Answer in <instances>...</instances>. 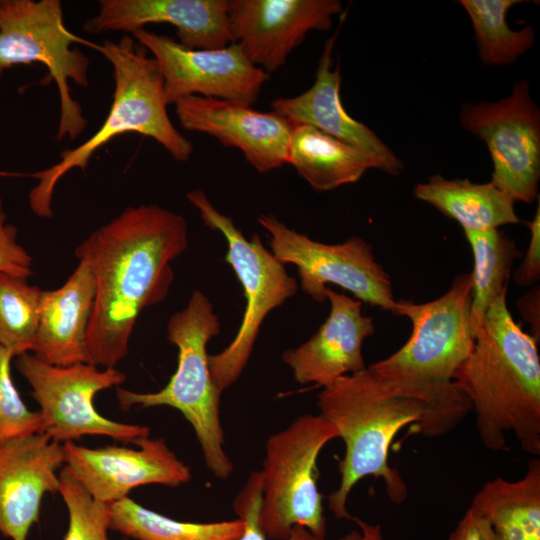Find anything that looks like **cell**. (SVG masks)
I'll return each mask as SVG.
<instances>
[{"label": "cell", "instance_id": "6da1fadb", "mask_svg": "<svg viewBox=\"0 0 540 540\" xmlns=\"http://www.w3.org/2000/svg\"><path fill=\"white\" fill-rule=\"evenodd\" d=\"M317 406L345 444L339 486L327 497L338 520H352L347 500L366 476L381 478L393 503L401 504L408 497L405 481L388 461L392 442L401 429L410 426L406 436L438 437L453 430L471 411L469 400L452 381L386 376L368 366L323 387Z\"/></svg>", "mask_w": 540, "mask_h": 540}, {"label": "cell", "instance_id": "7a4b0ae2", "mask_svg": "<svg viewBox=\"0 0 540 540\" xmlns=\"http://www.w3.org/2000/svg\"><path fill=\"white\" fill-rule=\"evenodd\" d=\"M187 247L186 219L155 204L126 208L76 247L96 282L89 364L115 368L126 358L139 315L166 298L174 280L171 262Z\"/></svg>", "mask_w": 540, "mask_h": 540}, {"label": "cell", "instance_id": "3957f363", "mask_svg": "<svg viewBox=\"0 0 540 540\" xmlns=\"http://www.w3.org/2000/svg\"><path fill=\"white\" fill-rule=\"evenodd\" d=\"M502 292L488 308L474 345L452 382L476 414L483 445L506 451L513 434L520 447L540 455L538 342L513 319Z\"/></svg>", "mask_w": 540, "mask_h": 540}, {"label": "cell", "instance_id": "277c9868", "mask_svg": "<svg viewBox=\"0 0 540 540\" xmlns=\"http://www.w3.org/2000/svg\"><path fill=\"white\" fill-rule=\"evenodd\" d=\"M113 67L114 94L109 113L101 127L85 142L61 152L54 165L27 176L38 180L28 193L31 211L38 217L53 216L52 200L59 180L73 169L86 171L92 156L114 137L138 133L158 142L177 161L188 160L193 144L171 122L167 112L164 81L160 67L146 49L123 35L118 42L104 40L93 45Z\"/></svg>", "mask_w": 540, "mask_h": 540}, {"label": "cell", "instance_id": "5b68a950", "mask_svg": "<svg viewBox=\"0 0 540 540\" xmlns=\"http://www.w3.org/2000/svg\"><path fill=\"white\" fill-rule=\"evenodd\" d=\"M220 333V321L209 298L200 290L167 323L168 341L178 350L177 367L165 387L136 392L116 387L121 409L167 406L178 410L192 426L208 470L225 480L233 463L225 451L220 420L221 394L209 367L208 342Z\"/></svg>", "mask_w": 540, "mask_h": 540}, {"label": "cell", "instance_id": "8992f818", "mask_svg": "<svg viewBox=\"0 0 540 540\" xmlns=\"http://www.w3.org/2000/svg\"><path fill=\"white\" fill-rule=\"evenodd\" d=\"M336 438L335 428L322 415L305 414L267 439L259 523L269 540L286 539L295 526L325 539L317 459Z\"/></svg>", "mask_w": 540, "mask_h": 540}, {"label": "cell", "instance_id": "52a82bcc", "mask_svg": "<svg viewBox=\"0 0 540 540\" xmlns=\"http://www.w3.org/2000/svg\"><path fill=\"white\" fill-rule=\"evenodd\" d=\"M73 43L94 45L66 28L60 0H0V80L16 65L38 62L48 69L59 94L57 141H73L87 126L70 82L89 85L90 61Z\"/></svg>", "mask_w": 540, "mask_h": 540}, {"label": "cell", "instance_id": "ba28073f", "mask_svg": "<svg viewBox=\"0 0 540 540\" xmlns=\"http://www.w3.org/2000/svg\"><path fill=\"white\" fill-rule=\"evenodd\" d=\"M186 197L199 211L205 226L224 236L225 261L240 282L246 300L234 339L221 352L209 355L213 382L222 393L237 381L246 367L266 316L293 297L298 284L285 265L263 245L258 234L247 239L230 217L213 206L202 189H193Z\"/></svg>", "mask_w": 540, "mask_h": 540}, {"label": "cell", "instance_id": "9c48e42d", "mask_svg": "<svg viewBox=\"0 0 540 540\" xmlns=\"http://www.w3.org/2000/svg\"><path fill=\"white\" fill-rule=\"evenodd\" d=\"M471 303V273L455 277L448 291L432 301L397 300L394 314L411 321V336L396 352L368 367L386 376L451 382L475 342Z\"/></svg>", "mask_w": 540, "mask_h": 540}, {"label": "cell", "instance_id": "30bf717a", "mask_svg": "<svg viewBox=\"0 0 540 540\" xmlns=\"http://www.w3.org/2000/svg\"><path fill=\"white\" fill-rule=\"evenodd\" d=\"M15 365L32 389L40 407L42 433L50 439L65 443L85 435H102L133 444L149 436L147 426L111 420L95 408L96 394L124 383L126 375L116 367L100 370L89 363L55 366L32 353L16 357Z\"/></svg>", "mask_w": 540, "mask_h": 540}, {"label": "cell", "instance_id": "8fae6325", "mask_svg": "<svg viewBox=\"0 0 540 540\" xmlns=\"http://www.w3.org/2000/svg\"><path fill=\"white\" fill-rule=\"evenodd\" d=\"M274 256L298 269L302 291L314 301L327 300L328 284L339 286L355 299L394 314L397 300L389 274L376 261L371 245L359 236L326 244L290 229L273 214H260Z\"/></svg>", "mask_w": 540, "mask_h": 540}, {"label": "cell", "instance_id": "7c38bea8", "mask_svg": "<svg viewBox=\"0 0 540 540\" xmlns=\"http://www.w3.org/2000/svg\"><path fill=\"white\" fill-rule=\"evenodd\" d=\"M459 119L487 145L493 163L490 182L514 202L533 203L540 180V110L529 83L515 82L510 95L499 101L463 105Z\"/></svg>", "mask_w": 540, "mask_h": 540}, {"label": "cell", "instance_id": "4fadbf2b", "mask_svg": "<svg viewBox=\"0 0 540 540\" xmlns=\"http://www.w3.org/2000/svg\"><path fill=\"white\" fill-rule=\"evenodd\" d=\"M131 35L157 61L168 105L198 95L252 106L269 79L237 43L220 49H189L145 28Z\"/></svg>", "mask_w": 540, "mask_h": 540}, {"label": "cell", "instance_id": "5bb4252c", "mask_svg": "<svg viewBox=\"0 0 540 540\" xmlns=\"http://www.w3.org/2000/svg\"><path fill=\"white\" fill-rule=\"evenodd\" d=\"M137 448L108 445L89 448L63 443L65 465L96 501L109 505L131 490L149 484L179 487L191 480L190 468L169 448L165 439H137Z\"/></svg>", "mask_w": 540, "mask_h": 540}, {"label": "cell", "instance_id": "9a60e30c", "mask_svg": "<svg viewBox=\"0 0 540 540\" xmlns=\"http://www.w3.org/2000/svg\"><path fill=\"white\" fill-rule=\"evenodd\" d=\"M339 0H229V26L249 61L267 74L282 67L312 30H329Z\"/></svg>", "mask_w": 540, "mask_h": 540}, {"label": "cell", "instance_id": "2e32d148", "mask_svg": "<svg viewBox=\"0 0 540 540\" xmlns=\"http://www.w3.org/2000/svg\"><path fill=\"white\" fill-rule=\"evenodd\" d=\"M180 125L208 134L225 147L240 149L258 172L287 164L293 124L276 112H260L249 105L191 95L175 104Z\"/></svg>", "mask_w": 540, "mask_h": 540}, {"label": "cell", "instance_id": "e0dca14e", "mask_svg": "<svg viewBox=\"0 0 540 540\" xmlns=\"http://www.w3.org/2000/svg\"><path fill=\"white\" fill-rule=\"evenodd\" d=\"M63 445L39 432L0 444V534L27 540L47 493L59 489Z\"/></svg>", "mask_w": 540, "mask_h": 540}, {"label": "cell", "instance_id": "ac0fdd59", "mask_svg": "<svg viewBox=\"0 0 540 540\" xmlns=\"http://www.w3.org/2000/svg\"><path fill=\"white\" fill-rule=\"evenodd\" d=\"M228 9L229 0H101L84 30L132 34L147 24L168 23L184 47L220 49L234 43Z\"/></svg>", "mask_w": 540, "mask_h": 540}, {"label": "cell", "instance_id": "d6986e66", "mask_svg": "<svg viewBox=\"0 0 540 540\" xmlns=\"http://www.w3.org/2000/svg\"><path fill=\"white\" fill-rule=\"evenodd\" d=\"M330 313L300 346L287 349L282 361L299 384L325 387L336 379L367 368L362 346L375 333L373 319L362 313V302L327 288Z\"/></svg>", "mask_w": 540, "mask_h": 540}, {"label": "cell", "instance_id": "ffe728a7", "mask_svg": "<svg viewBox=\"0 0 540 540\" xmlns=\"http://www.w3.org/2000/svg\"><path fill=\"white\" fill-rule=\"evenodd\" d=\"M336 36L337 33L324 45L312 87L295 97L277 98L271 107L293 125L313 126L366 153L377 169L393 176L399 175L404 170L401 159L374 131L352 118L342 105L339 65L332 70Z\"/></svg>", "mask_w": 540, "mask_h": 540}, {"label": "cell", "instance_id": "44dd1931", "mask_svg": "<svg viewBox=\"0 0 540 540\" xmlns=\"http://www.w3.org/2000/svg\"><path fill=\"white\" fill-rule=\"evenodd\" d=\"M95 294V277L82 260L61 287L43 291L31 353L55 366L89 363L88 330Z\"/></svg>", "mask_w": 540, "mask_h": 540}, {"label": "cell", "instance_id": "7402d4cb", "mask_svg": "<svg viewBox=\"0 0 540 540\" xmlns=\"http://www.w3.org/2000/svg\"><path fill=\"white\" fill-rule=\"evenodd\" d=\"M413 194L457 221L463 230L498 229L520 222L515 202L491 182L450 180L435 174L427 182L416 184Z\"/></svg>", "mask_w": 540, "mask_h": 540}, {"label": "cell", "instance_id": "603a6c76", "mask_svg": "<svg viewBox=\"0 0 540 540\" xmlns=\"http://www.w3.org/2000/svg\"><path fill=\"white\" fill-rule=\"evenodd\" d=\"M287 164L317 192L355 183L376 168L363 151L304 124L293 125Z\"/></svg>", "mask_w": 540, "mask_h": 540}, {"label": "cell", "instance_id": "cb8c5ba5", "mask_svg": "<svg viewBox=\"0 0 540 540\" xmlns=\"http://www.w3.org/2000/svg\"><path fill=\"white\" fill-rule=\"evenodd\" d=\"M470 508L489 521L498 540H540V459L529 460L517 481L486 482Z\"/></svg>", "mask_w": 540, "mask_h": 540}, {"label": "cell", "instance_id": "d4e9b609", "mask_svg": "<svg viewBox=\"0 0 540 540\" xmlns=\"http://www.w3.org/2000/svg\"><path fill=\"white\" fill-rule=\"evenodd\" d=\"M110 530L133 540H237L240 518L197 523L179 521L145 508L129 496L108 505Z\"/></svg>", "mask_w": 540, "mask_h": 540}, {"label": "cell", "instance_id": "484cf974", "mask_svg": "<svg viewBox=\"0 0 540 540\" xmlns=\"http://www.w3.org/2000/svg\"><path fill=\"white\" fill-rule=\"evenodd\" d=\"M472 250L471 312L475 329L496 298L507 290L514 261L521 256L514 241L498 229L463 230Z\"/></svg>", "mask_w": 540, "mask_h": 540}, {"label": "cell", "instance_id": "4316f807", "mask_svg": "<svg viewBox=\"0 0 540 540\" xmlns=\"http://www.w3.org/2000/svg\"><path fill=\"white\" fill-rule=\"evenodd\" d=\"M522 0H460L470 17L479 57L486 65H505L516 61L535 43L532 26L515 31L506 21L508 10Z\"/></svg>", "mask_w": 540, "mask_h": 540}, {"label": "cell", "instance_id": "83f0119b", "mask_svg": "<svg viewBox=\"0 0 540 540\" xmlns=\"http://www.w3.org/2000/svg\"><path fill=\"white\" fill-rule=\"evenodd\" d=\"M42 292L27 278L0 272V346L14 357L33 351Z\"/></svg>", "mask_w": 540, "mask_h": 540}, {"label": "cell", "instance_id": "f1b7e54d", "mask_svg": "<svg viewBox=\"0 0 540 540\" xmlns=\"http://www.w3.org/2000/svg\"><path fill=\"white\" fill-rule=\"evenodd\" d=\"M59 489L68 513L62 540H109V507L92 498L66 466L59 472Z\"/></svg>", "mask_w": 540, "mask_h": 540}, {"label": "cell", "instance_id": "f546056e", "mask_svg": "<svg viewBox=\"0 0 540 540\" xmlns=\"http://www.w3.org/2000/svg\"><path fill=\"white\" fill-rule=\"evenodd\" d=\"M14 355L0 346V444L42 432L39 411L23 402L11 375Z\"/></svg>", "mask_w": 540, "mask_h": 540}, {"label": "cell", "instance_id": "4dcf8cb0", "mask_svg": "<svg viewBox=\"0 0 540 540\" xmlns=\"http://www.w3.org/2000/svg\"><path fill=\"white\" fill-rule=\"evenodd\" d=\"M262 497V476L260 471H253L246 484L233 501V508L238 518L244 521V531L237 540H269L261 529L259 512ZM284 540H320L309 530L295 526Z\"/></svg>", "mask_w": 540, "mask_h": 540}, {"label": "cell", "instance_id": "1f68e13d", "mask_svg": "<svg viewBox=\"0 0 540 540\" xmlns=\"http://www.w3.org/2000/svg\"><path fill=\"white\" fill-rule=\"evenodd\" d=\"M0 272L28 278L32 275V258L17 241V229L7 223L0 196Z\"/></svg>", "mask_w": 540, "mask_h": 540}, {"label": "cell", "instance_id": "d6a6232c", "mask_svg": "<svg viewBox=\"0 0 540 540\" xmlns=\"http://www.w3.org/2000/svg\"><path fill=\"white\" fill-rule=\"evenodd\" d=\"M530 229V241L525 256L514 272V282L518 286H535L540 278V203L530 222H526Z\"/></svg>", "mask_w": 540, "mask_h": 540}, {"label": "cell", "instance_id": "836d02e7", "mask_svg": "<svg viewBox=\"0 0 540 540\" xmlns=\"http://www.w3.org/2000/svg\"><path fill=\"white\" fill-rule=\"evenodd\" d=\"M448 540H498L489 521L470 508L465 512Z\"/></svg>", "mask_w": 540, "mask_h": 540}, {"label": "cell", "instance_id": "e575fe53", "mask_svg": "<svg viewBox=\"0 0 540 540\" xmlns=\"http://www.w3.org/2000/svg\"><path fill=\"white\" fill-rule=\"evenodd\" d=\"M517 308L523 319L531 327V336L539 343L540 340V292L539 286H534L517 301Z\"/></svg>", "mask_w": 540, "mask_h": 540}, {"label": "cell", "instance_id": "d590c367", "mask_svg": "<svg viewBox=\"0 0 540 540\" xmlns=\"http://www.w3.org/2000/svg\"><path fill=\"white\" fill-rule=\"evenodd\" d=\"M352 520L357 524L358 529L346 533L339 540H384L379 524H370L355 517Z\"/></svg>", "mask_w": 540, "mask_h": 540}, {"label": "cell", "instance_id": "8d00e7d4", "mask_svg": "<svg viewBox=\"0 0 540 540\" xmlns=\"http://www.w3.org/2000/svg\"><path fill=\"white\" fill-rule=\"evenodd\" d=\"M122 540H129V539L125 538V539H122Z\"/></svg>", "mask_w": 540, "mask_h": 540}]
</instances>
